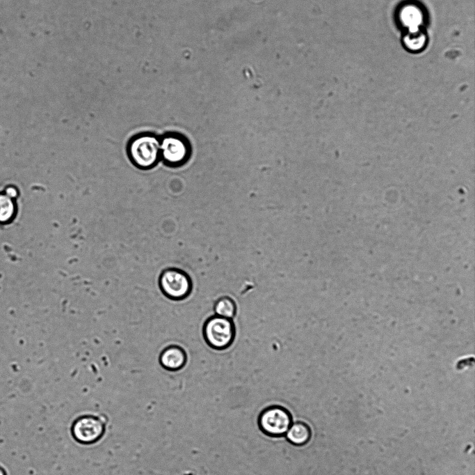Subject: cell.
<instances>
[{
	"instance_id": "1",
	"label": "cell",
	"mask_w": 475,
	"mask_h": 475,
	"mask_svg": "<svg viewBox=\"0 0 475 475\" xmlns=\"http://www.w3.org/2000/svg\"><path fill=\"white\" fill-rule=\"evenodd\" d=\"M127 153L136 167L150 169L161 159L160 139L151 132L138 134L129 140Z\"/></svg>"
},
{
	"instance_id": "2",
	"label": "cell",
	"mask_w": 475,
	"mask_h": 475,
	"mask_svg": "<svg viewBox=\"0 0 475 475\" xmlns=\"http://www.w3.org/2000/svg\"><path fill=\"white\" fill-rule=\"evenodd\" d=\"M107 419L101 414L86 412L74 419L70 427L71 435L77 442L92 445L99 442L106 433Z\"/></svg>"
},
{
	"instance_id": "3",
	"label": "cell",
	"mask_w": 475,
	"mask_h": 475,
	"mask_svg": "<svg viewBox=\"0 0 475 475\" xmlns=\"http://www.w3.org/2000/svg\"><path fill=\"white\" fill-rule=\"evenodd\" d=\"M202 335L210 348L216 350H224L233 343L236 337V327L232 319L214 315L204 321Z\"/></svg>"
},
{
	"instance_id": "4",
	"label": "cell",
	"mask_w": 475,
	"mask_h": 475,
	"mask_svg": "<svg viewBox=\"0 0 475 475\" xmlns=\"http://www.w3.org/2000/svg\"><path fill=\"white\" fill-rule=\"evenodd\" d=\"M159 284L163 294L173 301L186 299L193 290L189 274L177 267L163 270L159 276Z\"/></svg>"
},
{
	"instance_id": "5",
	"label": "cell",
	"mask_w": 475,
	"mask_h": 475,
	"mask_svg": "<svg viewBox=\"0 0 475 475\" xmlns=\"http://www.w3.org/2000/svg\"><path fill=\"white\" fill-rule=\"evenodd\" d=\"M260 430L270 437H282L292 424L289 410L280 405H272L264 409L258 418Z\"/></svg>"
},
{
	"instance_id": "6",
	"label": "cell",
	"mask_w": 475,
	"mask_h": 475,
	"mask_svg": "<svg viewBox=\"0 0 475 475\" xmlns=\"http://www.w3.org/2000/svg\"><path fill=\"white\" fill-rule=\"evenodd\" d=\"M161 159L171 167L183 165L189 158L190 147L180 134L168 132L160 139Z\"/></svg>"
},
{
	"instance_id": "7",
	"label": "cell",
	"mask_w": 475,
	"mask_h": 475,
	"mask_svg": "<svg viewBox=\"0 0 475 475\" xmlns=\"http://www.w3.org/2000/svg\"><path fill=\"white\" fill-rule=\"evenodd\" d=\"M159 361L163 368L170 371H176L185 366L187 361V355L181 346L171 345L161 352Z\"/></svg>"
},
{
	"instance_id": "8",
	"label": "cell",
	"mask_w": 475,
	"mask_h": 475,
	"mask_svg": "<svg viewBox=\"0 0 475 475\" xmlns=\"http://www.w3.org/2000/svg\"><path fill=\"white\" fill-rule=\"evenodd\" d=\"M424 13L417 5L405 4L398 12V20L402 26L407 29V32L421 30L424 23Z\"/></svg>"
},
{
	"instance_id": "9",
	"label": "cell",
	"mask_w": 475,
	"mask_h": 475,
	"mask_svg": "<svg viewBox=\"0 0 475 475\" xmlns=\"http://www.w3.org/2000/svg\"><path fill=\"white\" fill-rule=\"evenodd\" d=\"M287 439L293 445L303 446L311 439V429L303 422H296L291 425L285 434Z\"/></svg>"
},
{
	"instance_id": "10",
	"label": "cell",
	"mask_w": 475,
	"mask_h": 475,
	"mask_svg": "<svg viewBox=\"0 0 475 475\" xmlns=\"http://www.w3.org/2000/svg\"><path fill=\"white\" fill-rule=\"evenodd\" d=\"M236 304L235 301L229 296H222L215 302L214 311L215 315L233 319L236 313Z\"/></svg>"
},
{
	"instance_id": "11",
	"label": "cell",
	"mask_w": 475,
	"mask_h": 475,
	"mask_svg": "<svg viewBox=\"0 0 475 475\" xmlns=\"http://www.w3.org/2000/svg\"><path fill=\"white\" fill-rule=\"evenodd\" d=\"M16 213V205L13 198L5 193L0 194V223H8L13 220Z\"/></svg>"
},
{
	"instance_id": "12",
	"label": "cell",
	"mask_w": 475,
	"mask_h": 475,
	"mask_svg": "<svg viewBox=\"0 0 475 475\" xmlns=\"http://www.w3.org/2000/svg\"><path fill=\"white\" fill-rule=\"evenodd\" d=\"M404 46L410 51L422 49L426 41V36L422 30L413 32H406L403 37Z\"/></svg>"
},
{
	"instance_id": "13",
	"label": "cell",
	"mask_w": 475,
	"mask_h": 475,
	"mask_svg": "<svg viewBox=\"0 0 475 475\" xmlns=\"http://www.w3.org/2000/svg\"><path fill=\"white\" fill-rule=\"evenodd\" d=\"M5 194L12 198H15L17 196V190L15 187L13 186H9L5 189Z\"/></svg>"
},
{
	"instance_id": "14",
	"label": "cell",
	"mask_w": 475,
	"mask_h": 475,
	"mask_svg": "<svg viewBox=\"0 0 475 475\" xmlns=\"http://www.w3.org/2000/svg\"><path fill=\"white\" fill-rule=\"evenodd\" d=\"M0 475H6L4 470L0 467Z\"/></svg>"
}]
</instances>
